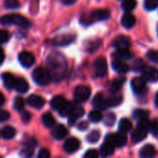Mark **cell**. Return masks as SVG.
<instances>
[{
	"label": "cell",
	"instance_id": "cell-18",
	"mask_svg": "<svg viewBox=\"0 0 158 158\" xmlns=\"http://www.w3.org/2000/svg\"><path fill=\"white\" fill-rule=\"evenodd\" d=\"M75 36L74 34H64V35H60L52 40V44L55 45H66L71 44L74 40Z\"/></svg>",
	"mask_w": 158,
	"mask_h": 158
},
{
	"label": "cell",
	"instance_id": "cell-3",
	"mask_svg": "<svg viewBox=\"0 0 158 158\" xmlns=\"http://www.w3.org/2000/svg\"><path fill=\"white\" fill-rule=\"evenodd\" d=\"M0 24L2 25H16L20 28H30L31 27V22L28 20L25 17L20 14H7L0 18Z\"/></svg>",
	"mask_w": 158,
	"mask_h": 158
},
{
	"label": "cell",
	"instance_id": "cell-32",
	"mask_svg": "<svg viewBox=\"0 0 158 158\" xmlns=\"http://www.w3.org/2000/svg\"><path fill=\"white\" fill-rule=\"evenodd\" d=\"M102 114L100 110H93L91 112H89L88 114V119L93 122V123H97V122H100L102 119Z\"/></svg>",
	"mask_w": 158,
	"mask_h": 158
},
{
	"label": "cell",
	"instance_id": "cell-28",
	"mask_svg": "<svg viewBox=\"0 0 158 158\" xmlns=\"http://www.w3.org/2000/svg\"><path fill=\"white\" fill-rule=\"evenodd\" d=\"M55 118L54 117L49 113V112H47V113H44L42 115V123L45 127L47 128H53V126L55 125Z\"/></svg>",
	"mask_w": 158,
	"mask_h": 158
},
{
	"label": "cell",
	"instance_id": "cell-42",
	"mask_svg": "<svg viewBox=\"0 0 158 158\" xmlns=\"http://www.w3.org/2000/svg\"><path fill=\"white\" fill-rule=\"evenodd\" d=\"M11 35L10 32L6 30H0V44H5L8 42Z\"/></svg>",
	"mask_w": 158,
	"mask_h": 158
},
{
	"label": "cell",
	"instance_id": "cell-39",
	"mask_svg": "<svg viewBox=\"0 0 158 158\" xmlns=\"http://www.w3.org/2000/svg\"><path fill=\"white\" fill-rule=\"evenodd\" d=\"M4 6L7 9H16L20 6L19 0H5Z\"/></svg>",
	"mask_w": 158,
	"mask_h": 158
},
{
	"label": "cell",
	"instance_id": "cell-52",
	"mask_svg": "<svg viewBox=\"0 0 158 158\" xmlns=\"http://www.w3.org/2000/svg\"><path fill=\"white\" fill-rule=\"evenodd\" d=\"M78 130L79 131H86L88 128V123L87 121H81L79 124H78Z\"/></svg>",
	"mask_w": 158,
	"mask_h": 158
},
{
	"label": "cell",
	"instance_id": "cell-23",
	"mask_svg": "<svg viewBox=\"0 0 158 158\" xmlns=\"http://www.w3.org/2000/svg\"><path fill=\"white\" fill-rule=\"evenodd\" d=\"M115 152V146L108 141H104V143H102V145L101 146V150H100V155L103 157L106 156H110L114 154Z\"/></svg>",
	"mask_w": 158,
	"mask_h": 158
},
{
	"label": "cell",
	"instance_id": "cell-45",
	"mask_svg": "<svg viewBox=\"0 0 158 158\" xmlns=\"http://www.w3.org/2000/svg\"><path fill=\"white\" fill-rule=\"evenodd\" d=\"M149 131L152 132V134L156 137L158 136V122L156 120L153 121V122H150V125H149Z\"/></svg>",
	"mask_w": 158,
	"mask_h": 158
},
{
	"label": "cell",
	"instance_id": "cell-38",
	"mask_svg": "<svg viewBox=\"0 0 158 158\" xmlns=\"http://www.w3.org/2000/svg\"><path fill=\"white\" fill-rule=\"evenodd\" d=\"M145 67H146V65H145L144 61H143L142 59L139 58V59H136V60L133 62L132 69H133V70L136 71V72H142V71L144 69Z\"/></svg>",
	"mask_w": 158,
	"mask_h": 158
},
{
	"label": "cell",
	"instance_id": "cell-43",
	"mask_svg": "<svg viewBox=\"0 0 158 158\" xmlns=\"http://www.w3.org/2000/svg\"><path fill=\"white\" fill-rule=\"evenodd\" d=\"M147 57L151 60V61H153V62H155V63H156L158 64V51L157 50H150L148 53H147Z\"/></svg>",
	"mask_w": 158,
	"mask_h": 158
},
{
	"label": "cell",
	"instance_id": "cell-54",
	"mask_svg": "<svg viewBox=\"0 0 158 158\" xmlns=\"http://www.w3.org/2000/svg\"><path fill=\"white\" fill-rule=\"evenodd\" d=\"M61 3H62V4L67 5V6H69V5H73V4H74V3L76 2V0H61Z\"/></svg>",
	"mask_w": 158,
	"mask_h": 158
},
{
	"label": "cell",
	"instance_id": "cell-49",
	"mask_svg": "<svg viewBox=\"0 0 158 158\" xmlns=\"http://www.w3.org/2000/svg\"><path fill=\"white\" fill-rule=\"evenodd\" d=\"M49 156H50L49 151L47 149H45V148H42L37 155V157L39 158H48Z\"/></svg>",
	"mask_w": 158,
	"mask_h": 158
},
{
	"label": "cell",
	"instance_id": "cell-1",
	"mask_svg": "<svg viewBox=\"0 0 158 158\" xmlns=\"http://www.w3.org/2000/svg\"><path fill=\"white\" fill-rule=\"evenodd\" d=\"M47 63L52 79L57 82L61 81L64 78L67 69V62L62 54H60L58 52L51 53L47 56Z\"/></svg>",
	"mask_w": 158,
	"mask_h": 158
},
{
	"label": "cell",
	"instance_id": "cell-31",
	"mask_svg": "<svg viewBox=\"0 0 158 158\" xmlns=\"http://www.w3.org/2000/svg\"><path fill=\"white\" fill-rule=\"evenodd\" d=\"M74 107V105L71 102H66V104L61 107V109L59 111V114L61 117H68L69 114L72 112L73 108Z\"/></svg>",
	"mask_w": 158,
	"mask_h": 158
},
{
	"label": "cell",
	"instance_id": "cell-25",
	"mask_svg": "<svg viewBox=\"0 0 158 158\" xmlns=\"http://www.w3.org/2000/svg\"><path fill=\"white\" fill-rule=\"evenodd\" d=\"M156 151L155 146H153L152 144H147L141 149L140 156L142 158L153 157L156 156Z\"/></svg>",
	"mask_w": 158,
	"mask_h": 158
},
{
	"label": "cell",
	"instance_id": "cell-41",
	"mask_svg": "<svg viewBox=\"0 0 158 158\" xmlns=\"http://www.w3.org/2000/svg\"><path fill=\"white\" fill-rule=\"evenodd\" d=\"M101 44H102V43H101V41H100V40L92 41V42H89L88 45L87 46V49H88V52L93 53V52L97 51V50L100 48Z\"/></svg>",
	"mask_w": 158,
	"mask_h": 158
},
{
	"label": "cell",
	"instance_id": "cell-22",
	"mask_svg": "<svg viewBox=\"0 0 158 158\" xmlns=\"http://www.w3.org/2000/svg\"><path fill=\"white\" fill-rule=\"evenodd\" d=\"M2 80H3V83L5 85V87L7 90H12L14 89V84H15V81L16 78L9 72H5L2 74Z\"/></svg>",
	"mask_w": 158,
	"mask_h": 158
},
{
	"label": "cell",
	"instance_id": "cell-56",
	"mask_svg": "<svg viewBox=\"0 0 158 158\" xmlns=\"http://www.w3.org/2000/svg\"><path fill=\"white\" fill-rule=\"evenodd\" d=\"M155 103H156V106H158V93L156 94V98H155Z\"/></svg>",
	"mask_w": 158,
	"mask_h": 158
},
{
	"label": "cell",
	"instance_id": "cell-37",
	"mask_svg": "<svg viewBox=\"0 0 158 158\" xmlns=\"http://www.w3.org/2000/svg\"><path fill=\"white\" fill-rule=\"evenodd\" d=\"M100 138H101V132L99 131H92L87 136V141L90 143H95L100 140Z\"/></svg>",
	"mask_w": 158,
	"mask_h": 158
},
{
	"label": "cell",
	"instance_id": "cell-13",
	"mask_svg": "<svg viewBox=\"0 0 158 158\" xmlns=\"http://www.w3.org/2000/svg\"><path fill=\"white\" fill-rule=\"evenodd\" d=\"M80 147V142L76 138H69L63 144V150L68 154L76 152Z\"/></svg>",
	"mask_w": 158,
	"mask_h": 158
},
{
	"label": "cell",
	"instance_id": "cell-8",
	"mask_svg": "<svg viewBox=\"0 0 158 158\" xmlns=\"http://www.w3.org/2000/svg\"><path fill=\"white\" fill-rule=\"evenodd\" d=\"M94 74L98 78H103L107 75L108 72V66L107 61L104 57H99L95 60L94 65Z\"/></svg>",
	"mask_w": 158,
	"mask_h": 158
},
{
	"label": "cell",
	"instance_id": "cell-7",
	"mask_svg": "<svg viewBox=\"0 0 158 158\" xmlns=\"http://www.w3.org/2000/svg\"><path fill=\"white\" fill-rule=\"evenodd\" d=\"M105 141L110 142L115 147H123L127 144L128 138L125 132H117V133H111L108 134L105 138Z\"/></svg>",
	"mask_w": 158,
	"mask_h": 158
},
{
	"label": "cell",
	"instance_id": "cell-30",
	"mask_svg": "<svg viewBox=\"0 0 158 158\" xmlns=\"http://www.w3.org/2000/svg\"><path fill=\"white\" fill-rule=\"evenodd\" d=\"M132 129V123L129 118H122L119 122V130L122 132H129Z\"/></svg>",
	"mask_w": 158,
	"mask_h": 158
},
{
	"label": "cell",
	"instance_id": "cell-33",
	"mask_svg": "<svg viewBox=\"0 0 158 158\" xmlns=\"http://www.w3.org/2000/svg\"><path fill=\"white\" fill-rule=\"evenodd\" d=\"M122 96L121 95H115L112 97L107 98V105L108 107H115L119 106L122 103Z\"/></svg>",
	"mask_w": 158,
	"mask_h": 158
},
{
	"label": "cell",
	"instance_id": "cell-36",
	"mask_svg": "<svg viewBox=\"0 0 158 158\" xmlns=\"http://www.w3.org/2000/svg\"><path fill=\"white\" fill-rule=\"evenodd\" d=\"M149 116V111L144 110V109H136L133 112V117L135 119L141 120V119H144L147 118Z\"/></svg>",
	"mask_w": 158,
	"mask_h": 158
},
{
	"label": "cell",
	"instance_id": "cell-44",
	"mask_svg": "<svg viewBox=\"0 0 158 158\" xmlns=\"http://www.w3.org/2000/svg\"><path fill=\"white\" fill-rule=\"evenodd\" d=\"M115 121V115L114 113H108L105 117V124L107 126H113Z\"/></svg>",
	"mask_w": 158,
	"mask_h": 158
},
{
	"label": "cell",
	"instance_id": "cell-50",
	"mask_svg": "<svg viewBox=\"0 0 158 158\" xmlns=\"http://www.w3.org/2000/svg\"><path fill=\"white\" fill-rule=\"evenodd\" d=\"M31 114L28 112V111H24L22 114H21V120H22V122H24V123H27L30 119H31Z\"/></svg>",
	"mask_w": 158,
	"mask_h": 158
},
{
	"label": "cell",
	"instance_id": "cell-47",
	"mask_svg": "<svg viewBox=\"0 0 158 158\" xmlns=\"http://www.w3.org/2000/svg\"><path fill=\"white\" fill-rule=\"evenodd\" d=\"M23 143H24V145H25L26 147L34 148V147H35V146H36L37 142H36L34 139H33V138H27V139H25V140H24Z\"/></svg>",
	"mask_w": 158,
	"mask_h": 158
},
{
	"label": "cell",
	"instance_id": "cell-40",
	"mask_svg": "<svg viewBox=\"0 0 158 158\" xmlns=\"http://www.w3.org/2000/svg\"><path fill=\"white\" fill-rule=\"evenodd\" d=\"M144 7L148 11L155 10L158 7V0H145L144 1Z\"/></svg>",
	"mask_w": 158,
	"mask_h": 158
},
{
	"label": "cell",
	"instance_id": "cell-17",
	"mask_svg": "<svg viewBox=\"0 0 158 158\" xmlns=\"http://www.w3.org/2000/svg\"><path fill=\"white\" fill-rule=\"evenodd\" d=\"M27 104L36 109H40L44 106L45 105V100L36 94H31L28 98H27Z\"/></svg>",
	"mask_w": 158,
	"mask_h": 158
},
{
	"label": "cell",
	"instance_id": "cell-55",
	"mask_svg": "<svg viewBox=\"0 0 158 158\" xmlns=\"http://www.w3.org/2000/svg\"><path fill=\"white\" fill-rule=\"evenodd\" d=\"M5 104V96L4 94L0 92V106H2Z\"/></svg>",
	"mask_w": 158,
	"mask_h": 158
},
{
	"label": "cell",
	"instance_id": "cell-57",
	"mask_svg": "<svg viewBox=\"0 0 158 158\" xmlns=\"http://www.w3.org/2000/svg\"><path fill=\"white\" fill-rule=\"evenodd\" d=\"M122 1H124V0H122Z\"/></svg>",
	"mask_w": 158,
	"mask_h": 158
},
{
	"label": "cell",
	"instance_id": "cell-15",
	"mask_svg": "<svg viewBox=\"0 0 158 158\" xmlns=\"http://www.w3.org/2000/svg\"><path fill=\"white\" fill-rule=\"evenodd\" d=\"M131 88L136 94H140L143 93V91L146 88L145 81L142 78H139V77L134 78L131 81Z\"/></svg>",
	"mask_w": 158,
	"mask_h": 158
},
{
	"label": "cell",
	"instance_id": "cell-29",
	"mask_svg": "<svg viewBox=\"0 0 158 158\" xmlns=\"http://www.w3.org/2000/svg\"><path fill=\"white\" fill-rule=\"evenodd\" d=\"M16 134V131L13 127L11 126H6L2 129L1 131V135L5 140H10L12 138H14Z\"/></svg>",
	"mask_w": 158,
	"mask_h": 158
},
{
	"label": "cell",
	"instance_id": "cell-20",
	"mask_svg": "<svg viewBox=\"0 0 158 158\" xmlns=\"http://www.w3.org/2000/svg\"><path fill=\"white\" fill-rule=\"evenodd\" d=\"M66 102L67 101L65 100V98L62 95H56V96H54L51 99L50 106H51L52 109H54L55 111L59 112L61 109V107L66 104Z\"/></svg>",
	"mask_w": 158,
	"mask_h": 158
},
{
	"label": "cell",
	"instance_id": "cell-21",
	"mask_svg": "<svg viewBox=\"0 0 158 158\" xmlns=\"http://www.w3.org/2000/svg\"><path fill=\"white\" fill-rule=\"evenodd\" d=\"M121 23H122V25L125 28L130 29V28H132L135 25V23H136V18L131 13L127 12L126 14L123 15L122 19H121Z\"/></svg>",
	"mask_w": 158,
	"mask_h": 158
},
{
	"label": "cell",
	"instance_id": "cell-19",
	"mask_svg": "<svg viewBox=\"0 0 158 158\" xmlns=\"http://www.w3.org/2000/svg\"><path fill=\"white\" fill-rule=\"evenodd\" d=\"M112 67H113V69H114L116 72H118V73H120V74H125V73H127V72L129 70V65H128L124 60L117 59V58L115 59V60L113 61Z\"/></svg>",
	"mask_w": 158,
	"mask_h": 158
},
{
	"label": "cell",
	"instance_id": "cell-53",
	"mask_svg": "<svg viewBox=\"0 0 158 158\" xmlns=\"http://www.w3.org/2000/svg\"><path fill=\"white\" fill-rule=\"evenodd\" d=\"M4 59H5V53L2 47L0 46V65H2V63L4 62Z\"/></svg>",
	"mask_w": 158,
	"mask_h": 158
},
{
	"label": "cell",
	"instance_id": "cell-10",
	"mask_svg": "<svg viewBox=\"0 0 158 158\" xmlns=\"http://www.w3.org/2000/svg\"><path fill=\"white\" fill-rule=\"evenodd\" d=\"M34 56L28 51H22L19 55V61L21 66L25 68H31L34 63Z\"/></svg>",
	"mask_w": 158,
	"mask_h": 158
},
{
	"label": "cell",
	"instance_id": "cell-24",
	"mask_svg": "<svg viewBox=\"0 0 158 158\" xmlns=\"http://www.w3.org/2000/svg\"><path fill=\"white\" fill-rule=\"evenodd\" d=\"M14 89L18 93L25 94L28 91V89H29L28 82L26 81V80H24L22 78H16L15 84H14Z\"/></svg>",
	"mask_w": 158,
	"mask_h": 158
},
{
	"label": "cell",
	"instance_id": "cell-46",
	"mask_svg": "<svg viewBox=\"0 0 158 158\" xmlns=\"http://www.w3.org/2000/svg\"><path fill=\"white\" fill-rule=\"evenodd\" d=\"M99 153L98 151L94 150V149H90V150H88L85 155H84V157L85 158H97L99 156Z\"/></svg>",
	"mask_w": 158,
	"mask_h": 158
},
{
	"label": "cell",
	"instance_id": "cell-16",
	"mask_svg": "<svg viewBox=\"0 0 158 158\" xmlns=\"http://www.w3.org/2000/svg\"><path fill=\"white\" fill-rule=\"evenodd\" d=\"M68 133V131L66 129L65 126H63L62 124H58V125H54L52 131H51V135L55 140H61L63 139Z\"/></svg>",
	"mask_w": 158,
	"mask_h": 158
},
{
	"label": "cell",
	"instance_id": "cell-6",
	"mask_svg": "<svg viewBox=\"0 0 158 158\" xmlns=\"http://www.w3.org/2000/svg\"><path fill=\"white\" fill-rule=\"evenodd\" d=\"M91 94V90L87 85H79L74 89V100L76 103H84L88 101Z\"/></svg>",
	"mask_w": 158,
	"mask_h": 158
},
{
	"label": "cell",
	"instance_id": "cell-58",
	"mask_svg": "<svg viewBox=\"0 0 158 158\" xmlns=\"http://www.w3.org/2000/svg\"><path fill=\"white\" fill-rule=\"evenodd\" d=\"M157 31H158V29H157Z\"/></svg>",
	"mask_w": 158,
	"mask_h": 158
},
{
	"label": "cell",
	"instance_id": "cell-12",
	"mask_svg": "<svg viewBox=\"0 0 158 158\" xmlns=\"http://www.w3.org/2000/svg\"><path fill=\"white\" fill-rule=\"evenodd\" d=\"M113 46L115 48H116L117 50L118 49H129L130 46V40L126 35H119L114 40Z\"/></svg>",
	"mask_w": 158,
	"mask_h": 158
},
{
	"label": "cell",
	"instance_id": "cell-4",
	"mask_svg": "<svg viewBox=\"0 0 158 158\" xmlns=\"http://www.w3.org/2000/svg\"><path fill=\"white\" fill-rule=\"evenodd\" d=\"M149 125L150 122L147 118L139 120V124L137 128L133 131L131 135V139L134 143H140L147 137V134L149 132Z\"/></svg>",
	"mask_w": 158,
	"mask_h": 158
},
{
	"label": "cell",
	"instance_id": "cell-9",
	"mask_svg": "<svg viewBox=\"0 0 158 158\" xmlns=\"http://www.w3.org/2000/svg\"><path fill=\"white\" fill-rule=\"evenodd\" d=\"M142 79L145 81L156 82L158 81V69L154 67L146 66L144 69L142 71Z\"/></svg>",
	"mask_w": 158,
	"mask_h": 158
},
{
	"label": "cell",
	"instance_id": "cell-11",
	"mask_svg": "<svg viewBox=\"0 0 158 158\" xmlns=\"http://www.w3.org/2000/svg\"><path fill=\"white\" fill-rule=\"evenodd\" d=\"M85 114V109L82 106H75L73 108L72 112L68 116V123L70 126H74L75 124V121L82 118Z\"/></svg>",
	"mask_w": 158,
	"mask_h": 158
},
{
	"label": "cell",
	"instance_id": "cell-2",
	"mask_svg": "<svg viewBox=\"0 0 158 158\" xmlns=\"http://www.w3.org/2000/svg\"><path fill=\"white\" fill-rule=\"evenodd\" d=\"M110 14L108 9H95L89 13L84 14L80 19V22L84 25H89L96 21L107 19L110 17Z\"/></svg>",
	"mask_w": 158,
	"mask_h": 158
},
{
	"label": "cell",
	"instance_id": "cell-26",
	"mask_svg": "<svg viewBox=\"0 0 158 158\" xmlns=\"http://www.w3.org/2000/svg\"><path fill=\"white\" fill-rule=\"evenodd\" d=\"M126 79L124 77H120V78H117L115 80H114L111 83V86H110V91L113 93V94H116L117 92L120 91V89L122 88L124 82H125Z\"/></svg>",
	"mask_w": 158,
	"mask_h": 158
},
{
	"label": "cell",
	"instance_id": "cell-51",
	"mask_svg": "<svg viewBox=\"0 0 158 158\" xmlns=\"http://www.w3.org/2000/svg\"><path fill=\"white\" fill-rule=\"evenodd\" d=\"M33 154H34L33 148H30V147H26L24 150H22V153H21V155H23L24 156H32Z\"/></svg>",
	"mask_w": 158,
	"mask_h": 158
},
{
	"label": "cell",
	"instance_id": "cell-48",
	"mask_svg": "<svg viewBox=\"0 0 158 158\" xmlns=\"http://www.w3.org/2000/svg\"><path fill=\"white\" fill-rule=\"evenodd\" d=\"M9 117H10V115H9V113L7 111L0 109V122L7 121L9 118Z\"/></svg>",
	"mask_w": 158,
	"mask_h": 158
},
{
	"label": "cell",
	"instance_id": "cell-14",
	"mask_svg": "<svg viewBox=\"0 0 158 158\" xmlns=\"http://www.w3.org/2000/svg\"><path fill=\"white\" fill-rule=\"evenodd\" d=\"M92 105L98 110H104V109L108 108L107 98H105L102 94H97L94 96V98L92 100Z\"/></svg>",
	"mask_w": 158,
	"mask_h": 158
},
{
	"label": "cell",
	"instance_id": "cell-27",
	"mask_svg": "<svg viewBox=\"0 0 158 158\" xmlns=\"http://www.w3.org/2000/svg\"><path fill=\"white\" fill-rule=\"evenodd\" d=\"M114 56L117 59H121V60H129L132 57V54L129 52V49H118L115 54Z\"/></svg>",
	"mask_w": 158,
	"mask_h": 158
},
{
	"label": "cell",
	"instance_id": "cell-34",
	"mask_svg": "<svg viewBox=\"0 0 158 158\" xmlns=\"http://www.w3.org/2000/svg\"><path fill=\"white\" fill-rule=\"evenodd\" d=\"M137 6L136 0H124L122 4V8L126 12H131Z\"/></svg>",
	"mask_w": 158,
	"mask_h": 158
},
{
	"label": "cell",
	"instance_id": "cell-5",
	"mask_svg": "<svg viewBox=\"0 0 158 158\" xmlns=\"http://www.w3.org/2000/svg\"><path fill=\"white\" fill-rule=\"evenodd\" d=\"M33 80L38 85L45 86L52 81V76L48 69L44 67H37L33 71Z\"/></svg>",
	"mask_w": 158,
	"mask_h": 158
},
{
	"label": "cell",
	"instance_id": "cell-35",
	"mask_svg": "<svg viewBox=\"0 0 158 158\" xmlns=\"http://www.w3.org/2000/svg\"><path fill=\"white\" fill-rule=\"evenodd\" d=\"M24 106H25V102L24 99L20 96H18L14 99L13 101V106L14 109L17 111H22L24 109Z\"/></svg>",
	"mask_w": 158,
	"mask_h": 158
}]
</instances>
